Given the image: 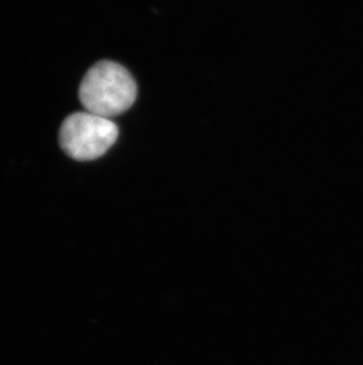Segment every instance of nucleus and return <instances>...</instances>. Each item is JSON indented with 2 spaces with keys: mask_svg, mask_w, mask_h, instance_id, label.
Listing matches in <instances>:
<instances>
[{
  "mask_svg": "<svg viewBox=\"0 0 363 365\" xmlns=\"http://www.w3.org/2000/svg\"><path fill=\"white\" fill-rule=\"evenodd\" d=\"M136 96L137 86L130 73L110 61L93 66L79 88V98L85 110L110 120L125 113Z\"/></svg>",
  "mask_w": 363,
  "mask_h": 365,
  "instance_id": "1",
  "label": "nucleus"
},
{
  "mask_svg": "<svg viewBox=\"0 0 363 365\" xmlns=\"http://www.w3.org/2000/svg\"><path fill=\"white\" fill-rule=\"evenodd\" d=\"M118 138V127L110 118L79 111L63 122L59 140L64 152L78 161H91L103 156Z\"/></svg>",
  "mask_w": 363,
  "mask_h": 365,
  "instance_id": "2",
  "label": "nucleus"
}]
</instances>
